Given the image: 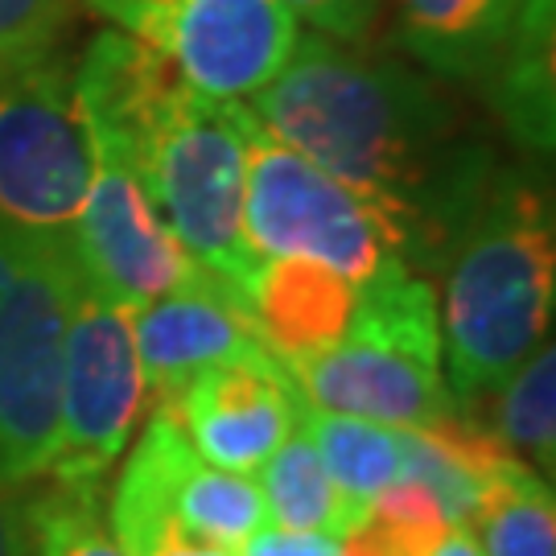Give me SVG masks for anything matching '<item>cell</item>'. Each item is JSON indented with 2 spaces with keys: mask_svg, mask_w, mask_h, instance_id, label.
Masks as SVG:
<instances>
[{
  "mask_svg": "<svg viewBox=\"0 0 556 556\" xmlns=\"http://www.w3.org/2000/svg\"><path fill=\"white\" fill-rule=\"evenodd\" d=\"M355 298L358 285L314 260L268 256L248 285V314L264 346L289 367L346 334Z\"/></svg>",
  "mask_w": 556,
  "mask_h": 556,
  "instance_id": "obj_14",
  "label": "cell"
},
{
  "mask_svg": "<svg viewBox=\"0 0 556 556\" xmlns=\"http://www.w3.org/2000/svg\"><path fill=\"white\" fill-rule=\"evenodd\" d=\"M289 13L298 21H309L321 38L334 41H358L376 29V17L383 0H285Z\"/></svg>",
  "mask_w": 556,
  "mask_h": 556,
  "instance_id": "obj_25",
  "label": "cell"
},
{
  "mask_svg": "<svg viewBox=\"0 0 556 556\" xmlns=\"http://www.w3.org/2000/svg\"><path fill=\"white\" fill-rule=\"evenodd\" d=\"M186 0H87V9H96L100 17H108L116 29L132 34V38L157 46L165 25L174 21Z\"/></svg>",
  "mask_w": 556,
  "mask_h": 556,
  "instance_id": "obj_26",
  "label": "cell"
},
{
  "mask_svg": "<svg viewBox=\"0 0 556 556\" xmlns=\"http://www.w3.org/2000/svg\"><path fill=\"white\" fill-rule=\"evenodd\" d=\"M482 556H556L553 482L523 457L503 454L478 482L475 516L466 523Z\"/></svg>",
  "mask_w": 556,
  "mask_h": 556,
  "instance_id": "obj_17",
  "label": "cell"
},
{
  "mask_svg": "<svg viewBox=\"0 0 556 556\" xmlns=\"http://www.w3.org/2000/svg\"><path fill=\"white\" fill-rule=\"evenodd\" d=\"M285 371L318 413L392 429H433L462 413L441 371L438 293L408 268L358 285L346 334Z\"/></svg>",
  "mask_w": 556,
  "mask_h": 556,
  "instance_id": "obj_3",
  "label": "cell"
},
{
  "mask_svg": "<svg viewBox=\"0 0 556 556\" xmlns=\"http://www.w3.org/2000/svg\"><path fill=\"white\" fill-rule=\"evenodd\" d=\"M429 556H482V548H478V540L470 528H450V532L433 544Z\"/></svg>",
  "mask_w": 556,
  "mask_h": 556,
  "instance_id": "obj_30",
  "label": "cell"
},
{
  "mask_svg": "<svg viewBox=\"0 0 556 556\" xmlns=\"http://www.w3.org/2000/svg\"><path fill=\"white\" fill-rule=\"evenodd\" d=\"M75 4L79 0H0V79L59 54Z\"/></svg>",
  "mask_w": 556,
  "mask_h": 556,
  "instance_id": "obj_24",
  "label": "cell"
},
{
  "mask_svg": "<svg viewBox=\"0 0 556 556\" xmlns=\"http://www.w3.org/2000/svg\"><path fill=\"white\" fill-rule=\"evenodd\" d=\"M96 178V144L75 96V66L46 54L0 79V219L71 243Z\"/></svg>",
  "mask_w": 556,
  "mask_h": 556,
  "instance_id": "obj_7",
  "label": "cell"
},
{
  "mask_svg": "<svg viewBox=\"0 0 556 556\" xmlns=\"http://www.w3.org/2000/svg\"><path fill=\"white\" fill-rule=\"evenodd\" d=\"M498 441L548 478L556 462V351L540 342L503 383Z\"/></svg>",
  "mask_w": 556,
  "mask_h": 556,
  "instance_id": "obj_22",
  "label": "cell"
},
{
  "mask_svg": "<svg viewBox=\"0 0 556 556\" xmlns=\"http://www.w3.org/2000/svg\"><path fill=\"white\" fill-rule=\"evenodd\" d=\"M523 0H396V41L441 79L482 83Z\"/></svg>",
  "mask_w": 556,
  "mask_h": 556,
  "instance_id": "obj_16",
  "label": "cell"
},
{
  "mask_svg": "<svg viewBox=\"0 0 556 556\" xmlns=\"http://www.w3.org/2000/svg\"><path fill=\"white\" fill-rule=\"evenodd\" d=\"M248 128L252 112L243 103L206 100L190 91L137 169L140 186L157 202L161 219L169 223L186 256L243 293V301L260 268L243 231Z\"/></svg>",
  "mask_w": 556,
  "mask_h": 556,
  "instance_id": "obj_6",
  "label": "cell"
},
{
  "mask_svg": "<svg viewBox=\"0 0 556 556\" xmlns=\"http://www.w3.org/2000/svg\"><path fill=\"white\" fill-rule=\"evenodd\" d=\"M556 9L553 0H523L498 59L482 75V96L503 128L532 153H553L556 140Z\"/></svg>",
  "mask_w": 556,
  "mask_h": 556,
  "instance_id": "obj_15",
  "label": "cell"
},
{
  "mask_svg": "<svg viewBox=\"0 0 556 556\" xmlns=\"http://www.w3.org/2000/svg\"><path fill=\"white\" fill-rule=\"evenodd\" d=\"M454 523L429 486L400 478L383 486L367 516L338 540L342 556H429Z\"/></svg>",
  "mask_w": 556,
  "mask_h": 556,
  "instance_id": "obj_21",
  "label": "cell"
},
{
  "mask_svg": "<svg viewBox=\"0 0 556 556\" xmlns=\"http://www.w3.org/2000/svg\"><path fill=\"white\" fill-rule=\"evenodd\" d=\"M260 495H264V511L268 523L280 532H318V536H346V519H342V503L326 466H321L314 441L305 433V413H301L298 429L277 445V454L268 457L256 470Z\"/></svg>",
  "mask_w": 556,
  "mask_h": 556,
  "instance_id": "obj_19",
  "label": "cell"
},
{
  "mask_svg": "<svg viewBox=\"0 0 556 556\" xmlns=\"http://www.w3.org/2000/svg\"><path fill=\"white\" fill-rule=\"evenodd\" d=\"M71 66L96 157L116 161L128 174H137L165 119L194 91L157 46L124 29L96 34Z\"/></svg>",
  "mask_w": 556,
  "mask_h": 556,
  "instance_id": "obj_12",
  "label": "cell"
},
{
  "mask_svg": "<svg viewBox=\"0 0 556 556\" xmlns=\"http://www.w3.org/2000/svg\"><path fill=\"white\" fill-rule=\"evenodd\" d=\"M29 556H124L108 528L103 491L50 482L25 503Z\"/></svg>",
  "mask_w": 556,
  "mask_h": 556,
  "instance_id": "obj_23",
  "label": "cell"
},
{
  "mask_svg": "<svg viewBox=\"0 0 556 556\" xmlns=\"http://www.w3.org/2000/svg\"><path fill=\"white\" fill-rule=\"evenodd\" d=\"M132 338L144 388L157 392V404L174 400L211 367L268 351L252 326L243 293L211 277L206 268L178 293L132 309Z\"/></svg>",
  "mask_w": 556,
  "mask_h": 556,
  "instance_id": "obj_13",
  "label": "cell"
},
{
  "mask_svg": "<svg viewBox=\"0 0 556 556\" xmlns=\"http://www.w3.org/2000/svg\"><path fill=\"white\" fill-rule=\"evenodd\" d=\"M305 433L318 450L326 475L334 482L346 532L367 516L371 498L400 482V429L376 420L338 417L305 408Z\"/></svg>",
  "mask_w": 556,
  "mask_h": 556,
  "instance_id": "obj_18",
  "label": "cell"
},
{
  "mask_svg": "<svg viewBox=\"0 0 556 556\" xmlns=\"http://www.w3.org/2000/svg\"><path fill=\"white\" fill-rule=\"evenodd\" d=\"M236 556H342L334 536L318 532H280V528H260Z\"/></svg>",
  "mask_w": 556,
  "mask_h": 556,
  "instance_id": "obj_27",
  "label": "cell"
},
{
  "mask_svg": "<svg viewBox=\"0 0 556 556\" xmlns=\"http://www.w3.org/2000/svg\"><path fill=\"white\" fill-rule=\"evenodd\" d=\"M165 404L178 413L199 457L236 475H256L309 408L273 351L211 367Z\"/></svg>",
  "mask_w": 556,
  "mask_h": 556,
  "instance_id": "obj_10",
  "label": "cell"
},
{
  "mask_svg": "<svg viewBox=\"0 0 556 556\" xmlns=\"http://www.w3.org/2000/svg\"><path fill=\"white\" fill-rule=\"evenodd\" d=\"M174 511H178L186 536L227 548V553H239L260 528H268V511H264V495H260L256 478L219 470L199 454L190 457L186 470H181Z\"/></svg>",
  "mask_w": 556,
  "mask_h": 556,
  "instance_id": "obj_20",
  "label": "cell"
},
{
  "mask_svg": "<svg viewBox=\"0 0 556 556\" xmlns=\"http://www.w3.org/2000/svg\"><path fill=\"white\" fill-rule=\"evenodd\" d=\"M144 408L132 309L100 298L79 280L62 342L59 441L46 478L59 486L103 491Z\"/></svg>",
  "mask_w": 556,
  "mask_h": 556,
  "instance_id": "obj_8",
  "label": "cell"
},
{
  "mask_svg": "<svg viewBox=\"0 0 556 556\" xmlns=\"http://www.w3.org/2000/svg\"><path fill=\"white\" fill-rule=\"evenodd\" d=\"M248 112L318 169L396 202L417 227L420 268H438L498 169L438 83L321 34L298 38Z\"/></svg>",
  "mask_w": 556,
  "mask_h": 556,
  "instance_id": "obj_1",
  "label": "cell"
},
{
  "mask_svg": "<svg viewBox=\"0 0 556 556\" xmlns=\"http://www.w3.org/2000/svg\"><path fill=\"white\" fill-rule=\"evenodd\" d=\"M0 556H29L25 503H17L13 486H4V482H0Z\"/></svg>",
  "mask_w": 556,
  "mask_h": 556,
  "instance_id": "obj_28",
  "label": "cell"
},
{
  "mask_svg": "<svg viewBox=\"0 0 556 556\" xmlns=\"http://www.w3.org/2000/svg\"><path fill=\"white\" fill-rule=\"evenodd\" d=\"M298 17L285 0H186L157 50L206 100H252L298 50Z\"/></svg>",
  "mask_w": 556,
  "mask_h": 556,
  "instance_id": "obj_11",
  "label": "cell"
},
{
  "mask_svg": "<svg viewBox=\"0 0 556 556\" xmlns=\"http://www.w3.org/2000/svg\"><path fill=\"white\" fill-rule=\"evenodd\" d=\"M144 556H236V553H227V548H215V544H202V540L194 536H186V532H169L165 540H157L153 548Z\"/></svg>",
  "mask_w": 556,
  "mask_h": 556,
  "instance_id": "obj_29",
  "label": "cell"
},
{
  "mask_svg": "<svg viewBox=\"0 0 556 556\" xmlns=\"http://www.w3.org/2000/svg\"><path fill=\"white\" fill-rule=\"evenodd\" d=\"M243 231L260 260H314L351 285L417 273L420 239L396 202L367 194L280 144L252 116Z\"/></svg>",
  "mask_w": 556,
  "mask_h": 556,
  "instance_id": "obj_4",
  "label": "cell"
},
{
  "mask_svg": "<svg viewBox=\"0 0 556 556\" xmlns=\"http://www.w3.org/2000/svg\"><path fill=\"white\" fill-rule=\"evenodd\" d=\"M79 268L66 243L0 219V482L46 478L59 441L62 342Z\"/></svg>",
  "mask_w": 556,
  "mask_h": 556,
  "instance_id": "obj_5",
  "label": "cell"
},
{
  "mask_svg": "<svg viewBox=\"0 0 556 556\" xmlns=\"http://www.w3.org/2000/svg\"><path fill=\"white\" fill-rule=\"evenodd\" d=\"M438 268L445 383L466 404L503 388L548 334L556 293L548 186L498 165Z\"/></svg>",
  "mask_w": 556,
  "mask_h": 556,
  "instance_id": "obj_2",
  "label": "cell"
},
{
  "mask_svg": "<svg viewBox=\"0 0 556 556\" xmlns=\"http://www.w3.org/2000/svg\"><path fill=\"white\" fill-rule=\"evenodd\" d=\"M71 256L87 289L128 309L178 293L202 273L137 174L103 157H96V178L71 227Z\"/></svg>",
  "mask_w": 556,
  "mask_h": 556,
  "instance_id": "obj_9",
  "label": "cell"
}]
</instances>
